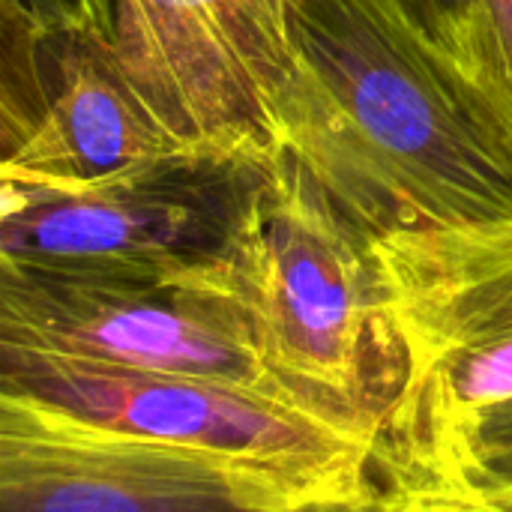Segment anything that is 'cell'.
Wrapping results in <instances>:
<instances>
[{"label": "cell", "instance_id": "obj_15", "mask_svg": "<svg viewBox=\"0 0 512 512\" xmlns=\"http://www.w3.org/2000/svg\"><path fill=\"white\" fill-rule=\"evenodd\" d=\"M471 507L477 512H512V504H471Z\"/></svg>", "mask_w": 512, "mask_h": 512}, {"label": "cell", "instance_id": "obj_10", "mask_svg": "<svg viewBox=\"0 0 512 512\" xmlns=\"http://www.w3.org/2000/svg\"><path fill=\"white\" fill-rule=\"evenodd\" d=\"M468 504H512V399L483 411L456 441L429 489Z\"/></svg>", "mask_w": 512, "mask_h": 512}, {"label": "cell", "instance_id": "obj_1", "mask_svg": "<svg viewBox=\"0 0 512 512\" xmlns=\"http://www.w3.org/2000/svg\"><path fill=\"white\" fill-rule=\"evenodd\" d=\"M285 150L372 240L512 219V111L408 0H288Z\"/></svg>", "mask_w": 512, "mask_h": 512}, {"label": "cell", "instance_id": "obj_3", "mask_svg": "<svg viewBox=\"0 0 512 512\" xmlns=\"http://www.w3.org/2000/svg\"><path fill=\"white\" fill-rule=\"evenodd\" d=\"M372 252L405 369L378 468L420 492L462 432L512 399V219L393 234Z\"/></svg>", "mask_w": 512, "mask_h": 512}, {"label": "cell", "instance_id": "obj_8", "mask_svg": "<svg viewBox=\"0 0 512 512\" xmlns=\"http://www.w3.org/2000/svg\"><path fill=\"white\" fill-rule=\"evenodd\" d=\"M96 33L0 21V186L72 189L195 150Z\"/></svg>", "mask_w": 512, "mask_h": 512}, {"label": "cell", "instance_id": "obj_16", "mask_svg": "<svg viewBox=\"0 0 512 512\" xmlns=\"http://www.w3.org/2000/svg\"><path fill=\"white\" fill-rule=\"evenodd\" d=\"M498 504H507V501H498Z\"/></svg>", "mask_w": 512, "mask_h": 512}, {"label": "cell", "instance_id": "obj_4", "mask_svg": "<svg viewBox=\"0 0 512 512\" xmlns=\"http://www.w3.org/2000/svg\"><path fill=\"white\" fill-rule=\"evenodd\" d=\"M375 477H309L84 426L0 396V512H402Z\"/></svg>", "mask_w": 512, "mask_h": 512}, {"label": "cell", "instance_id": "obj_6", "mask_svg": "<svg viewBox=\"0 0 512 512\" xmlns=\"http://www.w3.org/2000/svg\"><path fill=\"white\" fill-rule=\"evenodd\" d=\"M0 396L114 435L201 450L309 477H372V438L285 399L159 372L0 348Z\"/></svg>", "mask_w": 512, "mask_h": 512}, {"label": "cell", "instance_id": "obj_5", "mask_svg": "<svg viewBox=\"0 0 512 512\" xmlns=\"http://www.w3.org/2000/svg\"><path fill=\"white\" fill-rule=\"evenodd\" d=\"M279 147H195L72 186H0V261L177 279L234 237Z\"/></svg>", "mask_w": 512, "mask_h": 512}, {"label": "cell", "instance_id": "obj_2", "mask_svg": "<svg viewBox=\"0 0 512 512\" xmlns=\"http://www.w3.org/2000/svg\"><path fill=\"white\" fill-rule=\"evenodd\" d=\"M225 297L267 372L303 408L375 441L402 390L372 237L276 150L243 222L204 267L177 276Z\"/></svg>", "mask_w": 512, "mask_h": 512}, {"label": "cell", "instance_id": "obj_14", "mask_svg": "<svg viewBox=\"0 0 512 512\" xmlns=\"http://www.w3.org/2000/svg\"><path fill=\"white\" fill-rule=\"evenodd\" d=\"M405 504L402 512H477L471 504L459 501V498H450V495H438V492H405Z\"/></svg>", "mask_w": 512, "mask_h": 512}, {"label": "cell", "instance_id": "obj_13", "mask_svg": "<svg viewBox=\"0 0 512 512\" xmlns=\"http://www.w3.org/2000/svg\"><path fill=\"white\" fill-rule=\"evenodd\" d=\"M408 6L420 15L423 24H429L438 36H444L465 57V36H468V21H471V0H408Z\"/></svg>", "mask_w": 512, "mask_h": 512}, {"label": "cell", "instance_id": "obj_7", "mask_svg": "<svg viewBox=\"0 0 512 512\" xmlns=\"http://www.w3.org/2000/svg\"><path fill=\"white\" fill-rule=\"evenodd\" d=\"M0 348L201 378L300 405L267 372L243 315L225 297L171 279L57 273L0 261Z\"/></svg>", "mask_w": 512, "mask_h": 512}, {"label": "cell", "instance_id": "obj_9", "mask_svg": "<svg viewBox=\"0 0 512 512\" xmlns=\"http://www.w3.org/2000/svg\"><path fill=\"white\" fill-rule=\"evenodd\" d=\"M117 54L159 120L198 147H276L288 0H117Z\"/></svg>", "mask_w": 512, "mask_h": 512}, {"label": "cell", "instance_id": "obj_12", "mask_svg": "<svg viewBox=\"0 0 512 512\" xmlns=\"http://www.w3.org/2000/svg\"><path fill=\"white\" fill-rule=\"evenodd\" d=\"M0 21L30 30L96 33L117 45V0H0Z\"/></svg>", "mask_w": 512, "mask_h": 512}, {"label": "cell", "instance_id": "obj_11", "mask_svg": "<svg viewBox=\"0 0 512 512\" xmlns=\"http://www.w3.org/2000/svg\"><path fill=\"white\" fill-rule=\"evenodd\" d=\"M465 60L512 111V0H471Z\"/></svg>", "mask_w": 512, "mask_h": 512}]
</instances>
